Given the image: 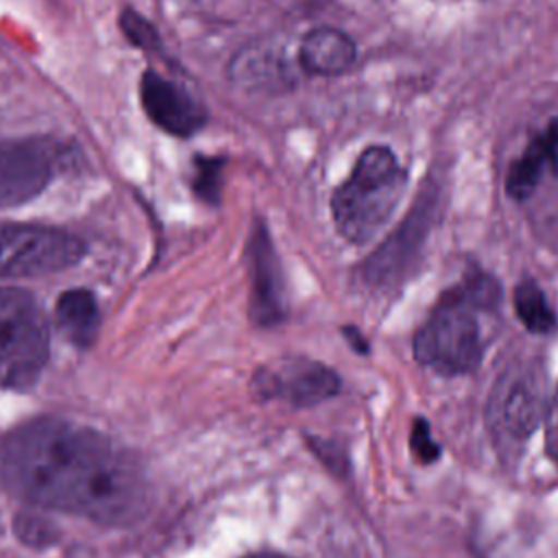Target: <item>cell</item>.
Masks as SVG:
<instances>
[{"label": "cell", "mask_w": 558, "mask_h": 558, "mask_svg": "<svg viewBox=\"0 0 558 558\" xmlns=\"http://www.w3.org/2000/svg\"><path fill=\"white\" fill-rule=\"evenodd\" d=\"M7 484L35 506L100 523L140 514V469L107 436L59 418H41L13 432L2 449Z\"/></svg>", "instance_id": "obj_1"}, {"label": "cell", "mask_w": 558, "mask_h": 558, "mask_svg": "<svg viewBox=\"0 0 558 558\" xmlns=\"http://www.w3.org/2000/svg\"><path fill=\"white\" fill-rule=\"evenodd\" d=\"M497 301L499 288L484 275L451 290L416 331V360L442 375L473 371L482 362L486 344L482 314L490 312Z\"/></svg>", "instance_id": "obj_2"}, {"label": "cell", "mask_w": 558, "mask_h": 558, "mask_svg": "<svg viewBox=\"0 0 558 558\" xmlns=\"http://www.w3.org/2000/svg\"><path fill=\"white\" fill-rule=\"evenodd\" d=\"M408 190V170L384 146H366L349 177L331 194V216L342 238L353 244L373 240L392 218Z\"/></svg>", "instance_id": "obj_3"}, {"label": "cell", "mask_w": 558, "mask_h": 558, "mask_svg": "<svg viewBox=\"0 0 558 558\" xmlns=\"http://www.w3.org/2000/svg\"><path fill=\"white\" fill-rule=\"evenodd\" d=\"M547 403V377L538 360H512L497 375L486 403V425L495 449L506 460L521 453L543 421Z\"/></svg>", "instance_id": "obj_4"}, {"label": "cell", "mask_w": 558, "mask_h": 558, "mask_svg": "<svg viewBox=\"0 0 558 558\" xmlns=\"http://www.w3.org/2000/svg\"><path fill=\"white\" fill-rule=\"evenodd\" d=\"M48 353V323L37 301L24 290H0V386H33Z\"/></svg>", "instance_id": "obj_5"}, {"label": "cell", "mask_w": 558, "mask_h": 558, "mask_svg": "<svg viewBox=\"0 0 558 558\" xmlns=\"http://www.w3.org/2000/svg\"><path fill=\"white\" fill-rule=\"evenodd\" d=\"M85 255V244L61 229L0 225V279L59 272Z\"/></svg>", "instance_id": "obj_6"}, {"label": "cell", "mask_w": 558, "mask_h": 558, "mask_svg": "<svg viewBox=\"0 0 558 558\" xmlns=\"http://www.w3.org/2000/svg\"><path fill=\"white\" fill-rule=\"evenodd\" d=\"M440 203V190L432 179H425L412 209L392 231V235L364 262L362 275L373 286H395L405 279L421 257L423 244L434 227Z\"/></svg>", "instance_id": "obj_7"}, {"label": "cell", "mask_w": 558, "mask_h": 558, "mask_svg": "<svg viewBox=\"0 0 558 558\" xmlns=\"http://www.w3.org/2000/svg\"><path fill=\"white\" fill-rule=\"evenodd\" d=\"M65 150L52 137L0 142V209L17 207L39 196L52 181Z\"/></svg>", "instance_id": "obj_8"}, {"label": "cell", "mask_w": 558, "mask_h": 558, "mask_svg": "<svg viewBox=\"0 0 558 558\" xmlns=\"http://www.w3.org/2000/svg\"><path fill=\"white\" fill-rule=\"evenodd\" d=\"M140 100L150 122L174 137H192L207 122L205 107L185 87L155 70L142 74Z\"/></svg>", "instance_id": "obj_9"}, {"label": "cell", "mask_w": 558, "mask_h": 558, "mask_svg": "<svg viewBox=\"0 0 558 558\" xmlns=\"http://www.w3.org/2000/svg\"><path fill=\"white\" fill-rule=\"evenodd\" d=\"M255 388L290 405H316L333 397L340 388L338 375L307 357L281 360L279 366H270L255 375Z\"/></svg>", "instance_id": "obj_10"}, {"label": "cell", "mask_w": 558, "mask_h": 558, "mask_svg": "<svg viewBox=\"0 0 558 558\" xmlns=\"http://www.w3.org/2000/svg\"><path fill=\"white\" fill-rule=\"evenodd\" d=\"M251 257V318L257 325H277L283 314V279L270 235L262 222L255 225L248 244Z\"/></svg>", "instance_id": "obj_11"}, {"label": "cell", "mask_w": 558, "mask_h": 558, "mask_svg": "<svg viewBox=\"0 0 558 558\" xmlns=\"http://www.w3.org/2000/svg\"><path fill=\"white\" fill-rule=\"evenodd\" d=\"M547 174H558V116L534 133L523 153L510 163L506 192L514 201H525Z\"/></svg>", "instance_id": "obj_12"}, {"label": "cell", "mask_w": 558, "mask_h": 558, "mask_svg": "<svg viewBox=\"0 0 558 558\" xmlns=\"http://www.w3.org/2000/svg\"><path fill=\"white\" fill-rule=\"evenodd\" d=\"M296 59L305 74L340 76L355 65L357 46L349 33L333 26H318L303 35Z\"/></svg>", "instance_id": "obj_13"}, {"label": "cell", "mask_w": 558, "mask_h": 558, "mask_svg": "<svg viewBox=\"0 0 558 558\" xmlns=\"http://www.w3.org/2000/svg\"><path fill=\"white\" fill-rule=\"evenodd\" d=\"M229 78L246 89L270 92L290 83V65L272 46L251 44L242 48L229 63Z\"/></svg>", "instance_id": "obj_14"}, {"label": "cell", "mask_w": 558, "mask_h": 558, "mask_svg": "<svg viewBox=\"0 0 558 558\" xmlns=\"http://www.w3.org/2000/svg\"><path fill=\"white\" fill-rule=\"evenodd\" d=\"M57 320L61 331L78 347H87L100 327V312L89 290H68L57 301Z\"/></svg>", "instance_id": "obj_15"}, {"label": "cell", "mask_w": 558, "mask_h": 558, "mask_svg": "<svg viewBox=\"0 0 558 558\" xmlns=\"http://www.w3.org/2000/svg\"><path fill=\"white\" fill-rule=\"evenodd\" d=\"M514 307L521 323L534 333H547L556 325V314L534 281L519 283L514 290Z\"/></svg>", "instance_id": "obj_16"}, {"label": "cell", "mask_w": 558, "mask_h": 558, "mask_svg": "<svg viewBox=\"0 0 558 558\" xmlns=\"http://www.w3.org/2000/svg\"><path fill=\"white\" fill-rule=\"evenodd\" d=\"M225 163H227L225 157H207V155H196L194 157L192 190L201 201H205L209 205L220 203Z\"/></svg>", "instance_id": "obj_17"}, {"label": "cell", "mask_w": 558, "mask_h": 558, "mask_svg": "<svg viewBox=\"0 0 558 558\" xmlns=\"http://www.w3.org/2000/svg\"><path fill=\"white\" fill-rule=\"evenodd\" d=\"M120 31L124 33V37H126L133 46L142 48V50L155 52V50L161 48V39H159L157 28H155L144 15H140V13L133 11V9H124V11L120 13Z\"/></svg>", "instance_id": "obj_18"}, {"label": "cell", "mask_w": 558, "mask_h": 558, "mask_svg": "<svg viewBox=\"0 0 558 558\" xmlns=\"http://www.w3.org/2000/svg\"><path fill=\"white\" fill-rule=\"evenodd\" d=\"M410 445H412L414 456H416L421 462H434V460L440 456V447H438L436 440L432 438L429 425H427L423 418H416V421H414L412 436H410Z\"/></svg>", "instance_id": "obj_19"}, {"label": "cell", "mask_w": 558, "mask_h": 558, "mask_svg": "<svg viewBox=\"0 0 558 558\" xmlns=\"http://www.w3.org/2000/svg\"><path fill=\"white\" fill-rule=\"evenodd\" d=\"M50 532H52V527L44 519H37L33 514H20L15 519V534L28 545L39 547V545L48 543L52 538Z\"/></svg>", "instance_id": "obj_20"}, {"label": "cell", "mask_w": 558, "mask_h": 558, "mask_svg": "<svg viewBox=\"0 0 558 558\" xmlns=\"http://www.w3.org/2000/svg\"><path fill=\"white\" fill-rule=\"evenodd\" d=\"M547 451L558 462V392L547 403Z\"/></svg>", "instance_id": "obj_21"}, {"label": "cell", "mask_w": 558, "mask_h": 558, "mask_svg": "<svg viewBox=\"0 0 558 558\" xmlns=\"http://www.w3.org/2000/svg\"><path fill=\"white\" fill-rule=\"evenodd\" d=\"M248 558H286V556H277V554H255V556H248Z\"/></svg>", "instance_id": "obj_22"}]
</instances>
